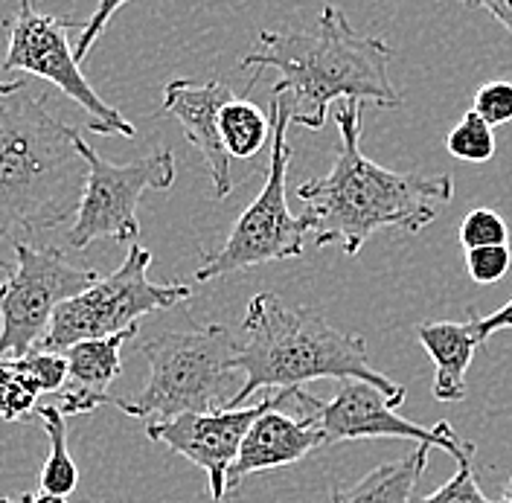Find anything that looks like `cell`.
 <instances>
[{"label": "cell", "mask_w": 512, "mask_h": 503, "mask_svg": "<svg viewBox=\"0 0 512 503\" xmlns=\"http://www.w3.org/2000/svg\"><path fill=\"white\" fill-rule=\"evenodd\" d=\"M431 445H416L396 463H384L367 472L358 483L329 486V503H414V489L428 466Z\"/></svg>", "instance_id": "obj_17"}, {"label": "cell", "mask_w": 512, "mask_h": 503, "mask_svg": "<svg viewBox=\"0 0 512 503\" xmlns=\"http://www.w3.org/2000/svg\"><path fill=\"white\" fill-rule=\"evenodd\" d=\"M416 503H501V501H489V498L480 492L478 474H475V469H472V457H463V460H457V472L451 474L437 492H431V495L419 498Z\"/></svg>", "instance_id": "obj_24"}, {"label": "cell", "mask_w": 512, "mask_h": 503, "mask_svg": "<svg viewBox=\"0 0 512 503\" xmlns=\"http://www.w3.org/2000/svg\"><path fill=\"white\" fill-rule=\"evenodd\" d=\"M219 131H222V143L227 155L248 160L259 155L262 146L271 140V117H265V111L259 105H254L251 99L233 96L222 108Z\"/></svg>", "instance_id": "obj_18"}, {"label": "cell", "mask_w": 512, "mask_h": 503, "mask_svg": "<svg viewBox=\"0 0 512 503\" xmlns=\"http://www.w3.org/2000/svg\"><path fill=\"white\" fill-rule=\"evenodd\" d=\"M15 265L0 262L6 280L0 285V358H21L44 338L53 312L64 300L88 291L99 271L67 262L62 248L12 242Z\"/></svg>", "instance_id": "obj_9"}, {"label": "cell", "mask_w": 512, "mask_h": 503, "mask_svg": "<svg viewBox=\"0 0 512 503\" xmlns=\"http://www.w3.org/2000/svg\"><path fill=\"white\" fill-rule=\"evenodd\" d=\"M507 242H510V227L495 210L478 207L460 221V245L466 251L489 248V245H507Z\"/></svg>", "instance_id": "obj_23"}, {"label": "cell", "mask_w": 512, "mask_h": 503, "mask_svg": "<svg viewBox=\"0 0 512 503\" xmlns=\"http://www.w3.org/2000/svg\"><path fill=\"white\" fill-rule=\"evenodd\" d=\"M478 309H469L466 323H422L416 329V341L434 361V396L440 402H463L469 387L466 376L475 358V349L483 344L478 332Z\"/></svg>", "instance_id": "obj_16"}, {"label": "cell", "mask_w": 512, "mask_h": 503, "mask_svg": "<svg viewBox=\"0 0 512 503\" xmlns=\"http://www.w3.org/2000/svg\"><path fill=\"white\" fill-rule=\"evenodd\" d=\"M288 126H291V96L271 94V158L265 169V184L251 201V207L236 219L222 248L207 253V259L195 271L198 283L248 271L256 265L303 256V242L312 230L303 216H291L288 210L286 175L291 160Z\"/></svg>", "instance_id": "obj_6"}, {"label": "cell", "mask_w": 512, "mask_h": 503, "mask_svg": "<svg viewBox=\"0 0 512 503\" xmlns=\"http://www.w3.org/2000/svg\"><path fill=\"white\" fill-rule=\"evenodd\" d=\"M277 393H268L256 405L242 408H219L207 413H181L172 419H160L146 425V437L163 442L169 451L187 457L192 466L207 474L210 498L222 503L227 498V472L242 448V440L254 419L265 408H271Z\"/></svg>", "instance_id": "obj_12"}, {"label": "cell", "mask_w": 512, "mask_h": 503, "mask_svg": "<svg viewBox=\"0 0 512 503\" xmlns=\"http://www.w3.org/2000/svg\"><path fill=\"white\" fill-rule=\"evenodd\" d=\"M137 338V326L123 329L108 338H94V341H79L73 344L64 358H67V381H64L62 399L56 408L64 416H82L94 413L96 408L108 405V387L123 373L120 364V349L126 341Z\"/></svg>", "instance_id": "obj_15"}, {"label": "cell", "mask_w": 512, "mask_h": 503, "mask_svg": "<svg viewBox=\"0 0 512 503\" xmlns=\"http://www.w3.org/2000/svg\"><path fill=\"white\" fill-rule=\"evenodd\" d=\"M152 251L128 245L126 259L108 277H99L88 291L64 300L35 349L67 352L79 341L108 338L137 326V320L172 309L192 297L190 285H158L149 280Z\"/></svg>", "instance_id": "obj_7"}, {"label": "cell", "mask_w": 512, "mask_h": 503, "mask_svg": "<svg viewBox=\"0 0 512 503\" xmlns=\"http://www.w3.org/2000/svg\"><path fill=\"white\" fill-rule=\"evenodd\" d=\"M393 50L382 38L361 35L332 3L320 9L318 27L303 32H259V47L239 67L277 70L271 94L291 96V123L318 131L329 105L352 99L379 108H399L402 94L390 79Z\"/></svg>", "instance_id": "obj_3"}, {"label": "cell", "mask_w": 512, "mask_h": 503, "mask_svg": "<svg viewBox=\"0 0 512 503\" xmlns=\"http://www.w3.org/2000/svg\"><path fill=\"white\" fill-rule=\"evenodd\" d=\"M149 378L134 399L114 405L134 419H172L181 413L230 408L245 376L236 364L239 341L222 323L195 326L190 332H163L140 344Z\"/></svg>", "instance_id": "obj_5"}, {"label": "cell", "mask_w": 512, "mask_h": 503, "mask_svg": "<svg viewBox=\"0 0 512 503\" xmlns=\"http://www.w3.org/2000/svg\"><path fill=\"white\" fill-rule=\"evenodd\" d=\"M70 30H85V21L47 15L35 6V0H18V12L6 21V56L0 67L6 73H30L59 88L94 117L85 131L120 134L131 140L137 128L91 88L70 47Z\"/></svg>", "instance_id": "obj_8"}, {"label": "cell", "mask_w": 512, "mask_h": 503, "mask_svg": "<svg viewBox=\"0 0 512 503\" xmlns=\"http://www.w3.org/2000/svg\"><path fill=\"white\" fill-rule=\"evenodd\" d=\"M236 364L245 384L230 408H242L259 390L303 387L318 378H361L405 402V387L373 370L361 335L335 329L318 309H288L274 294H256L248 303Z\"/></svg>", "instance_id": "obj_4"}, {"label": "cell", "mask_w": 512, "mask_h": 503, "mask_svg": "<svg viewBox=\"0 0 512 503\" xmlns=\"http://www.w3.org/2000/svg\"><path fill=\"white\" fill-rule=\"evenodd\" d=\"M480 120H486L489 126H504L512 123V85L510 82H486L480 85L475 94V108Z\"/></svg>", "instance_id": "obj_26"}, {"label": "cell", "mask_w": 512, "mask_h": 503, "mask_svg": "<svg viewBox=\"0 0 512 503\" xmlns=\"http://www.w3.org/2000/svg\"><path fill=\"white\" fill-rule=\"evenodd\" d=\"M512 265V251L507 245H489L466 251V271L480 285H492L507 277Z\"/></svg>", "instance_id": "obj_25"}, {"label": "cell", "mask_w": 512, "mask_h": 503, "mask_svg": "<svg viewBox=\"0 0 512 503\" xmlns=\"http://www.w3.org/2000/svg\"><path fill=\"white\" fill-rule=\"evenodd\" d=\"M291 393H294V387L280 390L274 405L262 410L254 419V425L248 428L242 448L227 472V495L236 492L251 474L294 466L303 457H309L312 451L323 448L312 413L309 416L288 413L286 402L291 399Z\"/></svg>", "instance_id": "obj_13"}, {"label": "cell", "mask_w": 512, "mask_h": 503, "mask_svg": "<svg viewBox=\"0 0 512 503\" xmlns=\"http://www.w3.org/2000/svg\"><path fill=\"white\" fill-rule=\"evenodd\" d=\"M0 503H15L12 498H0Z\"/></svg>", "instance_id": "obj_32"}, {"label": "cell", "mask_w": 512, "mask_h": 503, "mask_svg": "<svg viewBox=\"0 0 512 503\" xmlns=\"http://www.w3.org/2000/svg\"><path fill=\"white\" fill-rule=\"evenodd\" d=\"M35 408H38V393L15 370L12 358H0V419L30 422Z\"/></svg>", "instance_id": "obj_21"}, {"label": "cell", "mask_w": 512, "mask_h": 503, "mask_svg": "<svg viewBox=\"0 0 512 503\" xmlns=\"http://www.w3.org/2000/svg\"><path fill=\"white\" fill-rule=\"evenodd\" d=\"M341 146L332 169L297 187L306 201L303 219L315 245H341L355 256L379 230L419 233L437 219L440 204L454 195L451 175L425 178L419 172H393L361 152V102L341 99L338 105Z\"/></svg>", "instance_id": "obj_1"}, {"label": "cell", "mask_w": 512, "mask_h": 503, "mask_svg": "<svg viewBox=\"0 0 512 503\" xmlns=\"http://www.w3.org/2000/svg\"><path fill=\"white\" fill-rule=\"evenodd\" d=\"M35 413H38V419L47 431V440H50V457L41 466L38 486H41V492L67 498L79 486V469H76L70 448H67V416L56 405H38Z\"/></svg>", "instance_id": "obj_19"}, {"label": "cell", "mask_w": 512, "mask_h": 503, "mask_svg": "<svg viewBox=\"0 0 512 503\" xmlns=\"http://www.w3.org/2000/svg\"><path fill=\"white\" fill-rule=\"evenodd\" d=\"M463 3L478 6V9H486L498 24H504V27L512 32V0H463Z\"/></svg>", "instance_id": "obj_29"}, {"label": "cell", "mask_w": 512, "mask_h": 503, "mask_svg": "<svg viewBox=\"0 0 512 503\" xmlns=\"http://www.w3.org/2000/svg\"><path fill=\"white\" fill-rule=\"evenodd\" d=\"M128 0H99L94 9V15L85 21V30L79 35V41H76V47H73V53H76V59L79 64L85 62V56L91 53V47L96 44V38L102 35V30L108 27V21L117 15V9H123Z\"/></svg>", "instance_id": "obj_27"}, {"label": "cell", "mask_w": 512, "mask_h": 503, "mask_svg": "<svg viewBox=\"0 0 512 503\" xmlns=\"http://www.w3.org/2000/svg\"><path fill=\"white\" fill-rule=\"evenodd\" d=\"M448 155L466 163H486L495 158V131L475 111H469L446 137Z\"/></svg>", "instance_id": "obj_20"}, {"label": "cell", "mask_w": 512, "mask_h": 503, "mask_svg": "<svg viewBox=\"0 0 512 503\" xmlns=\"http://www.w3.org/2000/svg\"><path fill=\"white\" fill-rule=\"evenodd\" d=\"M399 399L384 396L379 387L361 378L338 381V390L329 402L320 399L312 410L318 425L320 442L335 445L347 440H411L416 445H437L454 460L475 457V442H463L448 422H437L431 428L411 422L399 413Z\"/></svg>", "instance_id": "obj_11"}, {"label": "cell", "mask_w": 512, "mask_h": 503, "mask_svg": "<svg viewBox=\"0 0 512 503\" xmlns=\"http://www.w3.org/2000/svg\"><path fill=\"white\" fill-rule=\"evenodd\" d=\"M18 503H67L62 495H50V492H24Z\"/></svg>", "instance_id": "obj_30"}, {"label": "cell", "mask_w": 512, "mask_h": 503, "mask_svg": "<svg viewBox=\"0 0 512 503\" xmlns=\"http://www.w3.org/2000/svg\"><path fill=\"white\" fill-rule=\"evenodd\" d=\"M501 329H512V300L507 306H501L498 312H492L489 317H480L478 320V332L483 341H486L489 335L501 332Z\"/></svg>", "instance_id": "obj_28"}, {"label": "cell", "mask_w": 512, "mask_h": 503, "mask_svg": "<svg viewBox=\"0 0 512 503\" xmlns=\"http://www.w3.org/2000/svg\"><path fill=\"white\" fill-rule=\"evenodd\" d=\"M79 137L27 79L0 82V242L76 219L88 181Z\"/></svg>", "instance_id": "obj_2"}, {"label": "cell", "mask_w": 512, "mask_h": 503, "mask_svg": "<svg viewBox=\"0 0 512 503\" xmlns=\"http://www.w3.org/2000/svg\"><path fill=\"white\" fill-rule=\"evenodd\" d=\"M230 85L224 82H190V79H172L163 88V114L172 117L184 128L187 140L198 149V155L207 163V172L213 178V192L224 201L233 192L230 175V155L222 143L219 117L222 108L233 99Z\"/></svg>", "instance_id": "obj_14"}, {"label": "cell", "mask_w": 512, "mask_h": 503, "mask_svg": "<svg viewBox=\"0 0 512 503\" xmlns=\"http://www.w3.org/2000/svg\"><path fill=\"white\" fill-rule=\"evenodd\" d=\"M501 503H512V474H510V480H507V489H504V498H501Z\"/></svg>", "instance_id": "obj_31"}, {"label": "cell", "mask_w": 512, "mask_h": 503, "mask_svg": "<svg viewBox=\"0 0 512 503\" xmlns=\"http://www.w3.org/2000/svg\"><path fill=\"white\" fill-rule=\"evenodd\" d=\"M79 152L88 163V181L79 213L67 230V245L73 251H88L99 239L134 245L140 236L137 204L143 192H163L175 184L172 149L149 152L131 163H111L99 158L85 137H79Z\"/></svg>", "instance_id": "obj_10"}, {"label": "cell", "mask_w": 512, "mask_h": 503, "mask_svg": "<svg viewBox=\"0 0 512 503\" xmlns=\"http://www.w3.org/2000/svg\"><path fill=\"white\" fill-rule=\"evenodd\" d=\"M15 370L27 378L35 393H59L67 381V358L64 352H44V349H30L21 358H12Z\"/></svg>", "instance_id": "obj_22"}]
</instances>
